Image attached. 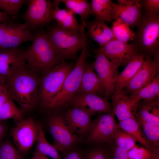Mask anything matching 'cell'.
Returning a JSON list of instances; mask_svg holds the SVG:
<instances>
[{"label":"cell","mask_w":159,"mask_h":159,"mask_svg":"<svg viewBox=\"0 0 159 159\" xmlns=\"http://www.w3.org/2000/svg\"><path fill=\"white\" fill-rule=\"evenodd\" d=\"M39 82L37 75L26 64L8 78L5 84L10 98L22 110L27 111L32 109L38 101Z\"/></svg>","instance_id":"cell-1"},{"label":"cell","mask_w":159,"mask_h":159,"mask_svg":"<svg viewBox=\"0 0 159 159\" xmlns=\"http://www.w3.org/2000/svg\"><path fill=\"white\" fill-rule=\"evenodd\" d=\"M33 33L32 43L24 51V57L30 70L37 75L40 74L43 75L62 60L54 49L46 32L39 27Z\"/></svg>","instance_id":"cell-2"},{"label":"cell","mask_w":159,"mask_h":159,"mask_svg":"<svg viewBox=\"0 0 159 159\" xmlns=\"http://www.w3.org/2000/svg\"><path fill=\"white\" fill-rule=\"evenodd\" d=\"M136 26L132 43L145 59L153 60L159 56V13L145 10Z\"/></svg>","instance_id":"cell-3"},{"label":"cell","mask_w":159,"mask_h":159,"mask_svg":"<svg viewBox=\"0 0 159 159\" xmlns=\"http://www.w3.org/2000/svg\"><path fill=\"white\" fill-rule=\"evenodd\" d=\"M85 36L82 35V45L80 54L74 68L67 76L60 90L44 106L52 109L65 106L70 103L80 87L87 58L90 56L86 45Z\"/></svg>","instance_id":"cell-4"},{"label":"cell","mask_w":159,"mask_h":159,"mask_svg":"<svg viewBox=\"0 0 159 159\" xmlns=\"http://www.w3.org/2000/svg\"><path fill=\"white\" fill-rule=\"evenodd\" d=\"M50 43L62 61L74 58L81 50L82 39L80 30L62 28L57 24L48 26L46 32Z\"/></svg>","instance_id":"cell-5"},{"label":"cell","mask_w":159,"mask_h":159,"mask_svg":"<svg viewBox=\"0 0 159 159\" xmlns=\"http://www.w3.org/2000/svg\"><path fill=\"white\" fill-rule=\"evenodd\" d=\"M74 65L73 63L62 60L40 79L39 98L44 106L61 89L66 78L73 69Z\"/></svg>","instance_id":"cell-6"},{"label":"cell","mask_w":159,"mask_h":159,"mask_svg":"<svg viewBox=\"0 0 159 159\" xmlns=\"http://www.w3.org/2000/svg\"><path fill=\"white\" fill-rule=\"evenodd\" d=\"M50 132L53 139V145L58 150H70L83 141L73 130L62 115H55L48 120Z\"/></svg>","instance_id":"cell-7"},{"label":"cell","mask_w":159,"mask_h":159,"mask_svg":"<svg viewBox=\"0 0 159 159\" xmlns=\"http://www.w3.org/2000/svg\"><path fill=\"white\" fill-rule=\"evenodd\" d=\"M114 114L99 113L91 122L87 135L90 143H107L111 145L115 133L118 128L114 118Z\"/></svg>","instance_id":"cell-8"},{"label":"cell","mask_w":159,"mask_h":159,"mask_svg":"<svg viewBox=\"0 0 159 159\" xmlns=\"http://www.w3.org/2000/svg\"><path fill=\"white\" fill-rule=\"evenodd\" d=\"M28 6L21 18L27 29L34 32L49 23L52 20L51 15L53 8V2L49 0H29Z\"/></svg>","instance_id":"cell-9"},{"label":"cell","mask_w":159,"mask_h":159,"mask_svg":"<svg viewBox=\"0 0 159 159\" xmlns=\"http://www.w3.org/2000/svg\"><path fill=\"white\" fill-rule=\"evenodd\" d=\"M95 61L90 63L97 73L105 90L104 98L108 99L115 91V79L119 73L117 67L114 65L100 48L95 49Z\"/></svg>","instance_id":"cell-10"},{"label":"cell","mask_w":159,"mask_h":159,"mask_svg":"<svg viewBox=\"0 0 159 159\" xmlns=\"http://www.w3.org/2000/svg\"><path fill=\"white\" fill-rule=\"evenodd\" d=\"M100 48L117 67H125L132 60L140 54L133 43H125L114 38Z\"/></svg>","instance_id":"cell-11"},{"label":"cell","mask_w":159,"mask_h":159,"mask_svg":"<svg viewBox=\"0 0 159 159\" xmlns=\"http://www.w3.org/2000/svg\"><path fill=\"white\" fill-rule=\"evenodd\" d=\"M37 125L32 117L18 122L12 130V139L20 153H25L31 148L36 141Z\"/></svg>","instance_id":"cell-12"},{"label":"cell","mask_w":159,"mask_h":159,"mask_svg":"<svg viewBox=\"0 0 159 159\" xmlns=\"http://www.w3.org/2000/svg\"><path fill=\"white\" fill-rule=\"evenodd\" d=\"M70 103L73 107L83 110L91 116L97 112L113 113L108 100L95 94L77 93L72 98Z\"/></svg>","instance_id":"cell-13"},{"label":"cell","mask_w":159,"mask_h":159,"mask_svg":"<svg viewBox=\"0 0 159 159\" xmlns=\"http://www.w3.org/2000/svg\"><path fill=\"white\" fill-rule=\"evenodd\" d=\"M24 51L19 46L0 49V82L5 84L8 78L26 64L24 57Z\"/></svg>","instance_id":"cell-14"},{"label":"cell","mask_w":159,"mask_h":159,"mask_svg":"<svg viewBox=\"0 0 159 159\" xmlns=\"http://www.w3.org/2000/svg\"><path fill=\"white\" fill-rule=\"evenodd\" d=\"M159 61L145 59L125 90L130 95H134L159 74Z\"/></svg>","instance_id":"cell-15"},{"label":"cell","mask_w":159,"mask_h":159,"mask_svg":"<svg viewBox=\"0 0 159 159\" xmlns=\"http://www.w3.org/2000/svg\"><path fill=\"white\" fill-rule=\"evenodd\" d=\"M110 97L113 112L119 122L130 118L136 119L139 102L131 97L125 90L115 91Z\"/></svg>","instance_id":"cell-16"},{"label":"cell","mask_w":159,"mask_h":159,"mask_svg":"<svg viewBox=\"0 0 159 159\" xmlns=\"http://www.w3.org/2000/svg\"><path fill=\"white\" fill-rule=\"evenodd\" d=\"M33 32L28 29L24 24L9 20L4 33L1 49H6L18 47L21 43L32 40Z\"/></svg>","instance_id":"cell-17"},{"label":"cell","mask_w":159,"mask_h":159,"mask_svg":"<svg viewBox=\"0 0 159 159\" xmlns=\"http://www.w3.org/2000/svg\"><path fill=\"white\" fill-rule=\"evenodd\" d=\"M64 118L75 133L83 139L87 136L91 122V116L80 108L73 107L65 113Z\"/></svg>","instance_id":"cell-18"},{"label":"cell","mask_w":159,"mask_h":159,"mask_svg":"<svg viewBox=\"0 0 159 159\" xmlns=\"http://www.w3.org/2000/svg\"><path fill=\"white\" fill-rule=\"evenodd\" d=\"M112 12L111 20L119 19L129 25L130 28L136 26L141 17L142 4L137 0L133 5L125 6L112 1Z\"/></svg>","instance_id":"cell-19"},{"label":"cell","mask_w":159,"mask_h":159,"mask_svg":"<svg viewBox=\"0 0 159 159\" xmlns=\"http://www.w3.org/2000/svg\"><path fill=\"white\" fill-rule=\"evenodd\" d=\"M77 93L95 94L104 97L105 90L96 73L90 63L86 62L84 68L80 87Z\"/></svg>","instance_id":"cell-20"},{"label":"cell","mask_w":159,"mask_h":159,"mask_svg":"<svg viewBox=\"0 0 159 159\" xmlns=\"http://www.w3.org/2000/svg\"><path fill=\"white\" fill-rule=\"evenodd\" d=\"M60 0H54L53 8L51 11L52 19L55 20L57 24L62 29L77 32L80 30V25L78 24L73 12L66 8L59 9Z\"/></svg>","instance_id":"cell-21"},{"label":"cell","mask_w":159,"mask_h":159,"mask_svg":"<svg viewBox=\"0 0 159 159\" xmlns=\"http://www.w3.org/2000/svg\"><path fill=\"white\" fill-rule=\"evenodd\" d=\"M135 117L148 123L159 126V98L140 101Z\"/></svg>","instance_id":"cell-22"},{"label":"cell","mask_w":159,"mask_h":159,"mask_svg":"<svg viewBox=\"0 0 159 159\" xmlns=\"http://www.w3.org/2000/svg\"><path fill=\"white\" fill-rule=\"evenodd\" d=\"M85 24L88 35L98 44L100 47H104L114 38L111 28L104 21L95 19L86 21Z\"/></svg>","instance_id":"cell-23"},{"label":"cell","mask_w":159,"mask_h":159,"mask_svg":"<svg viewBox=\"0 0 159 159\" xmlns=\"http://www.w3.org/2000/svg\"><path fill=\"white\" fill-rule=\"evenodd\" d=\"M145 59L142 54L135 57L125 66L123 70L119 74L115 79V91L122 90L127 85L140 67Z\"/></svg>","instance_id":"cell-24"},{"label":"cell","mask_w":159,"mask_h":159,"mask_svg":"<svg viewBox=\"0 0 159 159\" xmlns=\"http://www.w3.org/2000/svg\"><path fill=\"white\" fill-rule=\"evenodd\" d=\"M117 125L119 128L134 137L137 141L150 153L154 148L150 145L146 139L136 118H130L119 122Z\"/></svg>","instance_id":"cell-25"},{"label":"cell","mask_w":159,"mask_h":159,"mask_svg":"<svg viewBox=\"0 0 159 159\" xmlns=\"http://www.w3.org/2000/svg\"><path fill=\"white\" fill-rule=\"evenodd\" d=\"M38 132L35 151L53 159H62L58 150L46 140L42 125L37 123Z\"/></svg>","instance_id":"cell-26"},{"label":"cell","mask_w":159,"mask_h":159,"mask_svg":"<svg viewBox=\"0 0 159 159\" xmlns=\"http://www.w3.org/2000/svg\"><path fill=\"white\" fill-rule=\"evenodd\" d=\"M112 1L110 0H92L90 4L92 15L95 19L105 21L112 22Z\"/></svg>","instance_id":"cell-27"},{"label":"cell","mask_w":159,"mask_h":159,"mask_svg":"<svg viewBox=\"0 0 159 159\" xmlns=\"http://www.w3.org/2000/svg\"><path fill=\"white\" fill-rule=\"evenodd\" d=\"M114 38L125 43L132 41L135 36V32L131 29L128 24L119 19L112 22L111 28Z\"/></svg>","instance_id":"cell-28"},{"label":"cell","mask_w":159,"mask_h":159,"mask_svg":"<svg viewBox=\"0 0 159 159\" xmlns=\"http://www.w3.org/2000/svg\"><path fill=\"white\" fill-rule=\"evenodd\" d=\"M130 96L138 102L142 100H152L159 98V74L136 94Z\"/></svg>","instance_id":"cell-29"},{"label":"cell","mask_w":159,"mask_h":159,"mask_svg":"<svg viewBox=\"0 0 159 159\" xmlns=\"http://www.w3.org/2000/svg\"><path fill=\"white\" fill-rule=\"evenodd\" d=\"M66 8L79 15L82 21H86L92 15L90 4L87 0H60Z\"/></svg>","instance_id":"cell-30"},{"label":"cell","mask_w":159,"mask_h":159,"mask_svg":"<svg viewBox=\"0 0 159 159\" xmlns=\"http://www.w3.org/2000/svg\"><path fill=\"white\" fill-rule=\"evenodd\" d=\"M136 118L150 145L153 148H159V126L148 123L140 118Z\"/></svg>","instance_id":"cell-31"},{"label":"cell","mask_w":159,"mask_h":159,"mask_svg":"<svg viewBox=\"0 0 159 159\" xmlns=\"http://www.w3.org/2000/svg\"><path fill=\"white\" fill-rule=\"evenodd\" d=\"M13 119L18 122L23 119L21 112L9 97L0 110V121Z\"/></svg>","instance_id":"cell-32"},{"label":"cell","mask_w":159,"mask_h":159,"mask_svg":"<svg viewBox=\"0 0 159 159\" xmlns=\"http://www.w3.org/2000/svg\"><path fill=\"white\" fill-rule=\"evenodd\" d=\"M29 1V0H0V9L9 18H15L23 6Z\"/></svg>","instance_id":"cell-33"},{"label":"cell","mask_w":159,"mask_h":159,"mask_svg":"<svg viewBox=\"0 0 159 159\" xmlns=\"http://www.w3.org/2000/svg\"><path fill=\"white\" fill-rule=\"evenodd\" d=\"M137 140L130 135L118 128L116 130L113 138L117 146L129 151L136 145Z\"/></svg>","instance_id":"cell-34"},{"label":"cell","mask_w":159,"mask_h":159,"mask_svg":"<svg viewBox=\"0 0 159 159\" xmlns=\"http://www.w3.org/2000/svg\"><path fill=\"white\" fill-rule=\"evenodd\" d=\"M20 153L9 140L0 143V159H26Z\"/></svg>","instance_id":"cell-35"},{"label":"cell","mask_w":159,"mask_h":159,"mask_svg":"<svg viewBox=\"0 0 159 159\" xmlns=\"http://www.w3.org/2000/svg\"><path fill=\"white\" fill-rule=\"evenodd\" d=\"M111 153L105 148H92L88 151L84 159H110Z\"/></svg>","instance_id":"cell-36"},{"label":"cell","mask_w":159,"mask_h":159,"mask_svg":"<svg viewBox=\"0 0 159 159\" xmlns=\"http://www.w3.org/2000/svg\"><path fill=\"white\" fill-rule=\"evenodd\" d=\"M130 159H150L151 156L150 152L143 146L135 145L128 151Z\"/></svg>","instance_id":"cell-37"},{"label":"cell","mask_w":159,"mask_h":159,"mask_svg":"<svg viewBox=\"0 0 159 159\" xmlns=\"http://www.w3.org/2000/svg\"><path fill=\"white\" fill-rule=\"evenodd\" d=\"M145 10L149 12L159 13V0H140Z\"/></svg>","instance_id":"cell-38"},{"label":"cell","mask_w":159,"mask_h":159,"mask_svg":"<svg viewBox=\"0 0 159 159\" xmlns=\"http://www.w3.org/2000/svg\"><path fill=\"white\" fill-rule=\"evenodd\" d=\"M110 159H130L128 151L117 146L113 148L111 153Z\"/></svg>","instance_id":"cell-39"},{"label":"cell","mask_w":159,"mask_h":159,"mask_svg":"<svg viewBox=\"0 0 159 159\" xmlns=\"http://www.w3.org/2000/svg\"><path fill=\"white\" fill-rule=\"evenodd\" d=\"M65 156L64 159H82V153L77 150H70Z\"/></svg>","instance_id":"cell-40"},{"label":"cell","mask_w":159,"mask_h":159,"mask_svg":"<svg viewBox=\"0 0 159 159\" xmlns=\"http://www.w3.org/2000/svg\"><path fill=\"white\" fill-rule=\"evenodd\" d=\"M8 21L3 23H0V49L1 48L2 46L3 35L5 31Z\"/></svg>","instance_id":"cell-41"},{"label":"cell","mask_w":159,"mask_h":159,"mask_svg":"<svg viewBox=\"0 0 159 159\" xmlns=\"http://www.w3.org/2000/svg\"><path fill=\"white\" fill-rule=\"evenodd\" d=\"M9 97L7 90L0 95V110Z\"/></svg>","instance_id":"cell-42"},{"label":"cell","mask_w":159,"mask_h":159,"mask_svg":"<svg viewBox=\"0 0 159 159\" xmlns=\"http://www.w3.org/2000/svg\"><path fill=\"white\" fill-rule=\"evenodd\" d=\"M137 0H118L117 4L125 6H128L134 5Z\"/></svg>","instance_id":"cell-43"},{"label":"cell","mask_w":159,"mask_h":159,"mask_svg":"<svg viewBox=\"0 0 159 159\" xmlns=\"http://www.w3.org/2000/svg\"><path fill=\"white\" fill-rule=\"evenodd\" d=\"M6 127L3 121H0V143L2 142L6 132Z\"/></svg>","instance_id":"cell-44"},{"label":"cell","mask_w":159,"mask_h":159,"mask_svg":"<svg viewBox=\"0 0 159 159\" xmlns=\"http://www.w3.org/2000/svg\"><path fill=\"white\" fill-rule=\"evenodd\" d=\"M31 159H49L47 156L35 151Z\"/></svg>","instance_id":"cell-45"},{"label":"cell","mask_w":159,"mask_h":159,"mask_svg":"<svg viewBox=\"0 0 159 159\" xmlns=\"http://www.w3.org/2000/svg\"><path fill=\"white\" fill-rule=\"evenodd\" d=\"M10 20L8 16L3 11H0V23H3Z\"/></svg>","instance_id":"cell-46"},{"label":"cell","mask_w":159,"mask_h":159,"mask_svg":"<svg viewBox=\"0 0 159 159\" xmlns=\"http://www.w3.org/2000/svg\"><path fill=\"white\" fill-rule=\"evenodd\" d=\"M7 91L5 84L0 82V95Z\"/></svg>","instance_id":"cell-47"},{"label":"cell","mask_w":159,"mask_h":159,"mask_svg":"<svg viewBox=\"0 0 159 159\" xmlns=\"http://www.w3.org/2000/svg\"></svg>","instance_id":"cell-48"}]
</instances>
